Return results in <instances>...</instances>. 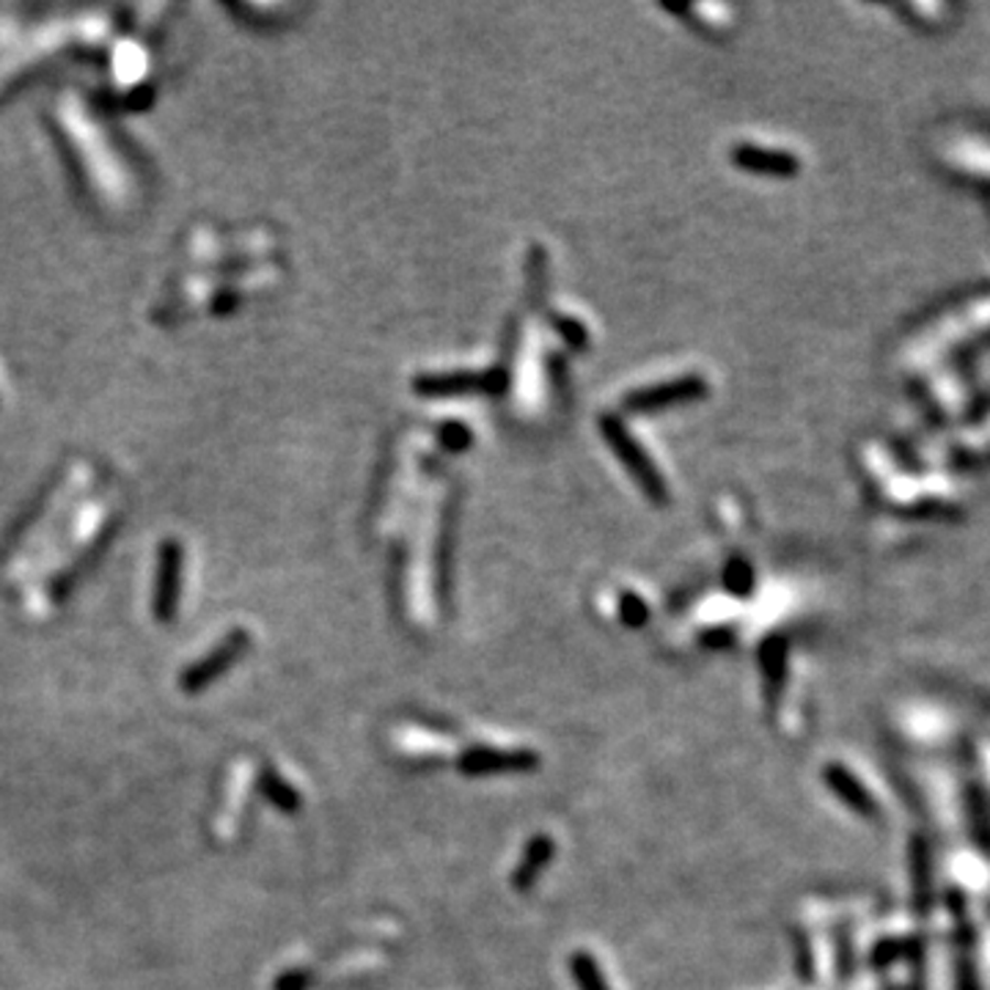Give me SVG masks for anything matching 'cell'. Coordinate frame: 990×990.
Listing matches in <instances>:
<instances>
[{"label":"cell","instance_id":"6da1fadb","mask_svg":"<svg viewBox=\"0 0 990 990\" xmlns=\"http://www.w3.org/2000/svg\"><path fill=\"white\" fill-rule=\"evenodd\" d=\"M539 765V756L528 749L501 751L491 745H471L458 760L465 776H501V773H528Z\"/></svg>","mask_w":990,"mask_h":990},{"label":"cell","instance_id":"7a4b0ae2","mask_svg":"<svg viewBox=\"0 0 990 990\" xmlns=\"http://www.w3.org/2000/svg\"><path fill=\"white\" fill-rule=\"evenodd\" d=\"M603 432H605V438H609L611 449H614V452L620 454L622 460H625L627 471H631V474L636 476L638 482H642L644 491L653 495V498H664V493H666L664 491V480H660V476H658L655 465L649 463L647 454H644L642 449L636 446V441H633V438L627 435L625 427H622L616 419H605L603 421Z\"/></svg>","mask_w":990,"mask_h":990},{"label":"cell","instance_id":"3957f363","mask_svg":"<svg viewBox=\"0 0 990 990\" xmlns=\"http://www.w3.org/2000/svg\"><path fill=\"white\" fill-rule=\"evenodd\" d=\"M704 383L699 377H682V380H669L660 383V386H649L644 391H636L627 397V408L633 410H655V408H669V405L688 402V399L702 397Z\"/></svg>","mask_w":990,"mask_h":990},{"label":"cell","instance_id":"277c9868","mask_svg":"<svg viewBox=\"0 0 990 990\" xmlns=\"http://www.w3.org/2000/svg\"><path fill=\"white\" fill-rule=\"evenodd\" d=\"M501 372L491 375H471V372H454V375H430L416 380V391L424 397H454V394L480 391V388H498Z\"/></svg>","mask_w":990,"mask_h":990},{"label":"cell","instance_id":"5b68a950","mask_svg":"<svg viewBox=\"0 0 990 990\" xmlns=\"http://www.w3.org/2000/svg\"><path fill=\"white\" fill-rule=\"evenodd\" d=\"M735 165H741L743 171H754V174H773V176H787L798 171V160L787 152H776V149H762L743 143L732 152Z\"/></svg>","mask_w":990,"mask_h":990},{"label":"cell","instance_id":"8992f818","mask_svg":"<svg viewBox=\"0 0 990 990\" xmlns=\"http://www.w3.org/2000/svg\"><path fill=\"white\" fill-rule=\"evenodd\" d=\"M553 853H556L553 839H550L548 833H537V837L523 848L520 864H517L515 872H512V886H515L517 892H528V889L537 883L539 872L550 864Z\"/></svg>","mask_w":990,"mask_h":990},{"label":"cell","instance_id":"52a82bcc","mask_svg":"<svg viewBox=\"0 0 990 990\" xmlns=\"http://www.w3.org/2000/svg\"><path fill=\"white\" fill-rule=\"evenodd\" d=\"M760 669H762V686H765V699L767 704H773L778 699V693H782L784 675H787V642H784L782 636H773L762 644Z\"/></svg>","mask_w":990,"mask_h":990},{"label":"cell","instance_id":"ba28073f","mask_svg":"<svg viewBox=\"0 0 990 990\" xmlns=\"http://www.w3.org/2000/svg\"><path fill=\"white\" fill-rule=\"evenodd\" d=\"M176 589H180V545L165 542L160 550V583H158V614L169 620L174 609Z\"/></svg>","mask_w":990,"mask_h":990},{"label":"cell","instance_id":"9c48e42d","mask_svg":"<svg viewBox=\"0 0 990 990\" xmlns=\"http://www.w3.org/2000/svg\"><path fill=\"white\" fill-rule=\"evenodd\" d=\"M826 782H828V787H831L833 793H837L839 798L844 800V804L853 806V809H859L861 815H870V811H872L870 795H867V789L861 787V784L856 782V778L850 776V773L844 771L842 765H828L826 767Z\"/></svg>","mask_w":990,"mask_h":990},{"label":"cell","instance_id":"30bf717a","mask_svg":"<svg viewBox=\"0 0 990 990\" xmlns=\"http://www.w3.org/2000/svg\"><path fill=\"white\" fill-rule=\"evenodd\" d=\"M570 975L575 980L578 990H611L605 982L600 964L589 953H575L570 958Z\"/></svg>","mask_w":990,"mask_h":990},{"label":"cell","instance_id":"8fae6325","mask_svg":"<svg viewBox=\"0 0 990 990\" xmlns=\"http://www.w3.org/2000/svg\"><path fill=\"white\" fill-rule=\"evenodd\" d=\"M620 616L627 627H642V625H647L649 609H647V603L638 598V594L625 592L620 598Z\"/></svg>","mask_w":990,"mask_h":990},{"label":"cell","instance_id":"7c38bea8","mask_svg":"<svg viewBox=\"0 0 990 990\" xmlns=\"http://www.w3.org/2000/svg\"><path fill=\"white\" fill-rule=\"evenodd\" d=\"M724 581H727V589H730V592H735L738 598H745V594L751 592V567L741 559L730 561Z\"/></svg>","mask_w":990,"mask_h":990},{"label":"cell","instance_id":"4fadbf2b","mask_svg":"<svg viewBox=\"0 0 990 990\" xmlns=\"http://www.w3.org/2000/svg\"><path fill=\"white\" fill-rule=\"evenodd\" d=\"M237 644H240V642H237V638H235V642L226 644L224 649H218V653H215L213 658H209V664L196 666V671H191V675H187V682H202V680H207V677H213L218 669H224L226 658H232V653H235V649H237Z\"/></svg>","mask_w":990,"mask_h":990},{"label":"cell","instance_id":"5bb4252c","mask_svg":"<svg viewBox=\"0 0 990 990\" xmlns=\"http://www.w3.org/2000/svg\"><path fill=\"white\" fill-rule=\"evenodd\" d=\"M702 644H704V647H710V649L727 647V644H732V631H724V627H721V631L704 633Z\"/></svg>","mask_w":990,"mask_h":990}]
</instances>
